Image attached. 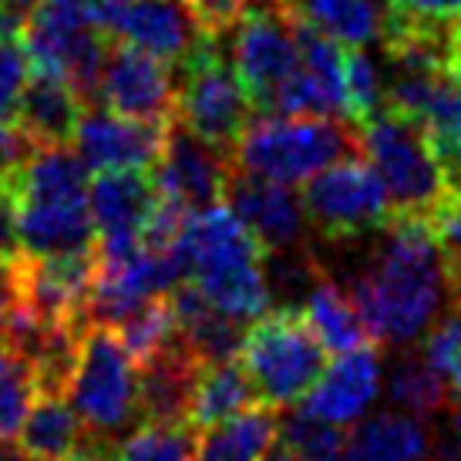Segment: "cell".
Returning <instances> with one entry per match:
<instances>
[{
    "instance_id": "5",
    "label": "cell",
    "mask_w": 461,
    "mask_h": 461,
    "mask_svg": "<svg viewBox=\"0 0 461 461\" xmlns=\"http://www.w3.org/2000/svg\"><path fill=\"white\" fill-rule=\"evenodd\" d=\"M360 152L381 179L394 219H431L455 195L418 122L381 108L360 125Z\"/></svg>"
},
{
    "instance_id": "18",
    "label": "cell",
    "mask_w": 461,
    "mask_h": 461,
    "mask_svg": "<svg viewBox=\"0 0 461 461\" xmlns=\"http://www.w3.org/2000/svg\"><path fill=\"white\" fill-rule=\"evenodd\" d=\"M162 193L152 168H108L88 185V205L95 219V243H139L145 222Z\"/></svg>"
},
{
    "instance_id": "28",
    "label": "cell",
    "mask_w": 461,
    "mask_h": 461,
    "mask_svg": "<svg viewBox=\"0 0 461 461\" xmlns=\"http://www.w3.org/2000/svg\"><path fill=\"white\" fill-rule=\"evenodd\" d=\"M418 125H421L424 139L435 149L438 162L445 166L451 185H455L461 179V81L448 77L435 91V98L424 108Z\"/></svg>"
},
{
    "instance_id": "48",
    "label": "cell",
    "mask_w": 461,
    "mask_h": 461,
    "mask_svg": "<svg viewBox=\"0 0 461 461\" xmlns=\"http://www.w3.org/2000/svg\"><path fill=\"white\" fill-rule=\"evenodd\" d=\"M263 461H303V458H300V455H294L290 448H283V445H273Z\"/></svg>"
},
{
    "instance_id": "50",
    "label": "cell",
    "mask_w": 461,
    "mask_h": 461,
    "mask_svg": "<svg viewBox=\"0 0 461 461\" xmlns=\"http://www.w3.org/2000/svg\"><path fill=\"white\" fill-rule=\"evenodd\" d=\"M455 195H458V199H461V179L455 182Z\"/></svg>"
},
{
    "instance_id": "19",
    "label": "cell",
    "mask_w": 461,
    "mask_h": 461,
    "mask_svg": "<svg viewBox=\"0 0 461 461\" xmlns=\"http://www.w3.org/2000/svg\"><path fill=\"white\" fill-rule=\"evenodd\" d=\"M199 360L179 337L139 364V414L149 424H189Z\"/></svg>"
},
{
    "instance_id": "10",
    "label": "cell",
    "mask_w": 461,
    "mask_h": 461,
    "mask_svg": "<svg viewBox=\"0 0 461 461\" xmlns=\"http://www.w3.org/2000/svg\"><path fill=\"white\" fill-rule=\"evenodd\" d=\"M300 199L310 226L330 243H350L371 232H384L394 219L381 179L374 176V168L360 166L357 155L310 176Z\"/></svg>"
},
{
    "instance_id": "34",
    "label": "cell",
    "mask_w": 461,
    "mask_h": 461,
    "mask_svg": "<svg viewBox=\"0 0 461 461\" xmlns=\"http://www.w3.org/2000/svg\"><path fill=\"white\" fill-rule=\"evenodd\" d=\"M461 17V0H387L384 34L394 31H448Z\"/></svg>"
},
{
    "instance_id": "45",
    "label": "cell",
    "mask_w": 461,
    "mask_h": 461,
    "mask_svg": "<svg viewBox=\"0 0 461 461\" xmlns=\"http://www.w3.org/2000/svg\"><path fill=\"white\" fill-rule=\"evenodd\" d=\"M448 71L455 81H461V17L451 24V38H448Z\"/></svg>"
},
{
    "instance_id": "30",
    "label": "cell",
    "mask_w": 461,
    "mask_h": 461,
    "mask_svg": "<svg viewBox=\"0 0 461 461\" xmlns=\"http://www.w3.org/2000/svg\"><path fill=\"white\" fill-rule=\"evenodd\" d=\"M283 448H290L303 461H340L344 458V424H333L327 418L310 414L307 408L290 411L280 418V435H276Z\"/></svg>"
},
{
    "instance_id": "25",
    "label": "cell",
    "mask_w": 461,
    "mask_h": 461,
    "mask_svg": "<svg viewBox=\"0 0 461 461\" xmlns=\"http://www.w3.org/2000/svg\"><path fill=\"white\" fill-rule=\"evenodd\" d=\"M81 445H88V431L77 411L58 394H38L17 431V448L31 461H65Z\"/></svg>"
},
{
    "instance_id": "7",
    "label": "cell",
    "mask_w": 461,
    "mask_h": 461,
    "mask_svg": "<svg viewBox=\"0 0 461 461\" xmlns=\"http://www.w3.org/2000/svg\"><path fill=\"white\" fill-rule=\"evenodd\" d=\"M68 397L88 431V441L112 445L129 435V428L141 418L139 367L112 327L91 323L85 330Z\"/></svg>"
},
{
    "instance_id": "27",
    "label": "cell",
    "mask_w": 461,
    "mask_h": 461,
    "mask_svg": "<svg viewBox=\"0 0 461 461\" xmlns=\"http://www.w3.org/2000/svg\"><path fill=\"white\" fill-rule=\"evenodd\" d=\"M448 384L441 381V374L424 360V354H408L401 357L387 374V401L394 411H404L411 418H438L448 408Z\"/></svg>"
},
{
    "instance_id": "42",
    "label": "cell",
    "mask_w": 461,
    "mask_h": 461,
    "mask_svg": "<svg viewBox=\"0 0 461 461\" xmlns=\"http://www.w3.org/2000/svg\"><path fill=\"white\" fill-rule=\"evenodd\" d=\"M85 7H88V14H91V21L102 27L104 34L112 31V24H115V17L122 14V7L129 4V0H81Z\"/></svg>"
},
{
    "instance_id": "20",
    "label": "cell",
    "mask_w": 461,
    "mask_h": 461,
    "mask_svg": "<svg viewBox=\"0 0 461 461\" xmlns=\"http://www.w3.org/2000/svg\"><path fill=\"white\" fill-rule=\"evenodd\" d=\"M168 303H172V317H176V337L199 364L240 357L246 337L243 321H236L216 303H209L195 283H179L168 294Z\"/></svg>"
},
{
    "instance_id": "49",
    "label": "cell",
    "mask_w": 461,
    "mask_h": 461,
    "mask_svg": "<svg viewBox=\"0 0 461 461\" xmlns=\"http://www.w3.org/2000/svg\"><path fill=\"white\" fill-rule=\"evenodd\" d=\"M451 300H455V313L461 317V286L455 290V294H451Z\"/></svg>"
},
{
    "instance_id": "12",
    "label": "cell",
    "mask_w": 461,
    "mask_h": 461,
    "mask_svg": "<svg viewBox=\"0 0 461 461\" xmlns=\"http://www.w3.org/2000/svg\"><path fill=\"white\" fill-rule=\"evenodd\" d=\"M98 102L141 122H176V77L166 61L112 41L98 81Z\"/></svg>"
},
{
    "instance_id": "21",
    "label": "cell",
    "mask_w": 461,
    "mask_h": 461,
    "mask_svg": "<svg viewBox=\"0 0 461 461\" xmlns=\"http://www.w3.org/2000/svg\"><path fill=\"white\" fill-rule=\"evenodd\" d=\"M81 112H85V102L65 77L31 68L14 108V122L27 131V139L34 145H68Z\"/></svg>"
},
{
    "instance_id": "26",
    "label": "cell",
    "mask_w": 461,
    "mask_h": 461,
    "mask_svg": "<svg viewBox=\"0 0 461 461\" xmlns=\"http://www.w3.org/2000/svg\"><path fill=\"white\" fill-rule=\"evenodd\" d=\"M300 310H303L307 323L313 327V333L321 337V344L327 347V354H347L354 347L374 344L371 337H367V330H364V321H360L350 294H344L327 276V269H323L321 276H317V283L307 290Z\"/></svg>"
},
{
    "instance_id": "14",
    "label": "cell",
    "mask_w": 461,
    "mask_h": 461,
    "mask_svg": "<svg viewBox=\"0 0 461 461\" xmlns=\"http://www.w3.org/2000/svg\"><path fill=\"white\" fill-rule=\"evenodd\" d=\"M226 205L240 216L246 230L253 232L263 253H283V249L307 246V209L290 185L232 168L230 185H226Z\"/></svg>"
},
{
    "instance_id": "13",
    "label": "cell",
    "mask_w": 461,
    "mask_h": 461,
    "mask_svg": "<svg viewBox=\"0 0 461 461\" xmlns=\"http://www.w3.org/2000/svg\"><path fill=\"white\" fill-rule=\"evenodd\" d=\"M172 122H141V118L118 115L88 108L77 118L71 145L81 155V162L95 172L108 168H152L162 155L166 131Z\"/></svg>"
},
{
    "instance_id": "4",
    "label": "cell",
    "mask_w": 461,
    "mask_h": 461,
    "mask_svg": "<svg viewBox=\"0 0 461 461\" xmlns=\"http://www.w3.org/2000/svg\"><path fill=\"white\" fill-rule=\"evenodd\" d=\"M360 155V125L347 118L263 115L249 122L232 149V168L283 185H300L321 168Z\"/></svg>"
},
{
    "instance_id": "32",
    "label": "cell",
    "mask_w": 461,
    "mask_h": 461,
    "mask_svg": "<svg viewBox=\"0 0 461 461\" xmlns=\"http://www.w3.org/2000/svg\"><path fill=\"white\" fill-rule=\"evenodd\" d=\"M195 428L193 424H149L129 431L118 445V461H193Z\"/></svg>"
},
{
    "instance_id": "11",
    "label": "cell",
    "mask_w": 461,
    "mask_h": 461,
    "mask_svg": "<svg viewBox=\"0 0 461 461\" xmlns=\"http://www.w3.org/2000/svg\"><path fill=\"white\" fill-rule=\"evenodd\" d=\"M232 31H236L232 68L243 81L253 108L269 112L276 88L300 61V34H296L294 14L280 7L276 0H267L263 7L249 4V11Z\"/></svg>"
},
{
    "instance_id": "17",
    "label": "cell",
    "mask_w": 461,
    "mask_h": 461,
    "mask_svg": "<svg viewBox=\"0 0 461 461\" xmlns=\"http://www.w3.org/2000/svg\"><path fill=\"white\" fill-rule=\"evenodd\" d=\"M108 34L166 65H182L205 38L185 0H129Z\"/></svg>"
},
{
    "instance_id": "3",
    "label": "cell",
    "mask_w": 461,
    "mask_h": 461,
    "mask_svg": "<svg viewBox=\"0 0 461 461\" xmlns=\"http://www.w3.org/2000/svg\"><path fill=\"white\" fill-rule=\"evenodd\" d=\"M179 249L185 276L203 290L209 303L243 323L269 310L273 286L267 276V253L226 199L189 212Z\"/></svg>"
},
{
    "instance_id": "46",
    "label": "cell",
    "mask_w": 461,
    "mask_h": 461,
    "mask_svg": "<svg viewBox=\"0 0 461 461\" xmlns=\"http://www.w3.org/2000/svg\"><path fill=\"white\" fill-rule=\"evenodd\" d=\"M38 0H0V11L7 14H17V17H27L31 14V7H34Z\"/></svg>"
},
{
    "instance_id": "15",
    "label": "cell",
    "mask_w": 461,
    "mask_h": 461,
    "mask_svg": "<svg viewBox=\"0 0 461 461\" xmlns=\"http://www.w3.org/2000/svg\"><path fill=\"white\" fill-rule=\"evenodd\" d=\"M155 185L166 199H176L185 209L222 203L232 176V158L199 141L189 129L172 122L166 131L162 155L152 166Z\"/></svg>"
},
{
    "instance_id": "22",
    "label": "cell",
    "mask_w": 461,
    "mask_h": 461,
    "mask_svg": "<svg viewBox=\"0 0 461 461\" xmlns=\"http://www.w3.org/2000/svg\"><path fill=\"white\" fill-rule=\"evenodd\" d=\"M340 461H435V438L421 418L381 411L374 418H360L347 435Z\"/></svg>"
},
{
    "instance_id": "29",
    "label": "cell",
    "mask_w": 461,
    "mask_h": 461,
    "mask_svg": "<svg viewBox=\"0 0 461 461\" xmlns=\"http://www.w3.org/2000/svg\"><path fill=\"white\" fill-rule=\"evenodd\" d=\"M34 401H38V377L31 360L14 344L0 340V441L17 438Z\"/></svg>"
},
{
    "instance_id": "35",
    "label": "cell",
    "mask_w": 461,
    "mask_h": 461,
    "mask_svg": "<svg viewBox=\"0 0 461 461\" xmlns=\"http://www.w3.org/2000/svg\"><path fill=\"white\" fill-rule=\"evenodd\" d=\"M424 360L441 374V381L448 384L455 397H461V317L451 313L445 321H438L431 333L424 337Z\"/></svg>"
},
{
    "instance_id": "37",
    "label": "cell",
    "mask_w": 461,
    "mask_h": 461,
    "mask_svg": "<svg viewBox=\"0 0 461 461\" xmlns=\"http://www.w3.org/2000/svg\"><path fill=\"white\" fill-rule=\"evenodd\" d=\"M27 54L17 38H0V118H14L21 88L27 81Z\"/></svg>"
},
{
    "instance_id": "24",
    "label": "cell",
    "mask_w": 461,
    "mask_h": 461,
    "mask_svg": "<svg viewBox=\"0 0 461 461\" xmlns=\"http://www.w3.org/2000/svg\"><path fill=\"white\" fill-rule=\"evenodd\" d=\"M257 384L243 360H216V364H203L199 377H195L193 404H189V424L195 431H205L212 424H222L259 404Z\"/></svg>"
},
{
    "instance_id": "31",
    "label": "cell",
    "mask_w": 461,
    "mask_h": 461,
    "mask_svg": "<svg viewBox=\"0 0 461 461\" xmlns=\"http://www.w3.org/2000/svg\"><path fill=\"white\" fill-rule=\"evenodd\" d=\"M122 337V344L129 347V354L135 357V364L149 360L152 354H158L166 344L176 340V317H172V303L168 296H152L139 307L125 313L122 321L112 327Z\"/></svg>"
},
{
    "instance_id": "43",
    "label": "cell",
    "mask_w": 461,
    "mask_h": 461,
    "mask_svg": "<svg viewBox=\"0 0 461 461\" xmlns=\"http://www.w3.org/2000/svg\"><path fill=\"white\" fill-rule=\"evenodd\" d=\"M438 458H441V461H461V408L451 411L448 435H445V441H441Z\"/></svg>"
},
{
    "instance_id": "36",
    "label": "cell",
    "mask_w": 461,
    "mask_h": 461,
    "mask_svg": "<svg viewBox=\"0 0 461 461\" xmlns=\"http://www.w3.org/2000/svg\"><path fill=\"white\" fill-rule=\"evenodd\" d=\"M435 230L438 249L445 259V273H448V296L461 286V199L451 195L448 203L428 219Z\"/></svg>"
},
{
    "instance_id": "38",
    "label": "cell",
    "mask_w": 461,
    "mask_h": 461,
    "mask_svg": "<svg viewBox=\"0 0 461 461\" xmlns=\"http://www.w3.org/2000/svg\"><path fill=\"white\" fill-rule=\"evenodd\" d=\"M34 149L38 145L27 139V131L14 118H0V193H11Z\"/></svg>"
},
{
    "instance_id": "23",
    "label": "cell",
    "mask_w": 461,
    "mask_h": 461,
    "mask_svg": "<svg viewBox=\"0 0 461 461\" xmlns=\"http://www.w3.org/2000/svg\"><path fill=\"white\" fill-rule=\"evenodd\" d=\"M276 435H280V411L259 401L230 421L205 428V435L195 438L193 461H263L276 445Z\"/></svg>"
},
{
    "instance_id": "39",
    "label": "cell",
    "mask_w": 461,
    "mask_h": 461,
    "mask_svg": "<svg viewBox=\"0 0 461 461\" xmlns=\"http://www.w3.org/2000/svg\"><path fill=\"white\" fill-rule=\"evenodd\" d=\"M185 4H189V11H193V17L199 21L205 34L222 38L243 21V14L249 11L253 0H185Z\"/></svg>"
},
{
    "instance_id": "1",
    "label": "cell",
    "mask_w": 461,
    "mask_h": 461,
    "mask_svg": "<svg viewBox=\"0 0 461 461\" xmlns=\"http://www.w3.org/2000/svg\"><path fill=\"white\" fill-rule=\"evenodd\" d=\"M448 273L428 219H391L371 263L350 283L364 330L374 344H414L441 313Z\"/></svg>"
},
{
    "instance_id": "33",
    "label": "cell",
    "mask_w": 461,
    "mask_h": 461,
    "mask_svg": "<svg viewBox=\"0 0 461 461\" xmlns=\"http://www.w3.org/2000/svg\"><path fill=\"white\" fill-rule=\"evenodd\" d=\"M344 88H347V118L354 125H364L371 115L384 108V75L371 61V54L360 48H347L344 68Z\"/></svg>"
},
{
    "instance_id": "8",
    "label": "cell",
    "mask_w": 461,
    "mask_h": 461,
    "mask_svg": "<svg viewBox=\"0 0 461 461\" xmlns=\"http://www.w3.org/2000/svg\"><path fill=\"white\" fill-rule=\"evenodd\" d=\"M112 34L91 21L81 0H38L21 27L27 65L61 75L85 104L98 102V81Z\"/></svg>"
},
{
    "instance_id": "40",
    "label": "cell",
    "mask_w": 461,
    "mask_h": 461,
    "mask_svg": "<svg viewBox=\"0 0 461 461\" xmlns=\"http://www.w3.org/2000/svg\"><path fill=\"white\" fill-rule=\"evenodd\" d=\"M17 307H21V253L0 259V340H7Z\"/></svg>"
},
{
    "instance_id": "47",
    "label": "cell",
    "mask_w": 461,
    "mask_h": 461,
    "mask_svg": "<svg viewBox=\"0 0 461 461\" xmlns=\"http://www.w3.org/2000/svg\"><path fill=\"white\" fill-rule=\"evenodd\" d=\"M0 461H31V458L17 445H11V441H0Z\"/></svg>"
},
{
    "instance_id": "6",
    "label": "cell",
    "mask_w": 461,
    "mask_h": 461,
    "mask_svg": "<svg viewBox=\"0 0 461 461\" xmlns=\"http://www.w3.org/2000/svg\"><path fill=\"white\" fill-rule=\"evenodd\" d=\"M240 360L259 397L273 408H294L313 391L327 367V347L300 307L267 310L243 337Z\"/></svg>"
},
{
    "instance_id": "2",
    "label": "cell",
    "mask_w": 461,
    "mask_h": 461,
    "mask_svg": "<svg viewBox=\"0 0 461 461\" xmlns=\"http://www.w3.org/2000/svg\"><path fill=\"white\" fill-rule=\"evenodd\" d=\"M17 246L24 257H68L95 249L88 166L68 145H38L11 189Z\"/></svg>"
},
{
    "instance_id": "16",
    "label": "cell",
    "mask_w": 461,
    "mask_h": 461,
    "mask_svg": "<svg viewBox=\"0 0 461 461\" xmlns=\"http://www.w3.org/2000/svg\"><path fill=\"white\" fill-rule=\"evenodd\" d=\"M381 387H384L381 354L374 344H364L337 354V360L323 367L321 381L303 397V408L333 424H357L381 397Z\"/></svg>"
},
{
    "instance_id": "44",
    "label": "cell",
    "mask_w": 461,
    "mask_h": 461,
    "mask_svg": "<svg viewBox=\"0 0 461 461\" xmlns=\"http://www.w3.org/2000/svg\"><path fill=\"white\" fill-rule=\"evenodd\" d=\"M65 461H118V455L112 451V445H102V441H88V445H81L75 455H68Z\"/></svg>"
},
{
    "instance_id": "41",
    "label": "cell",
    "mask_w": 461,
    "mask_h": 461,
    "mask_svg": "<svg viewBox=\"0 0 461 461\" xmlns=\"http://www.w3.org/2000/svg\"><path fill=\"white\" fill-rule=\"evenodd\" d=\"M21 253L17 246V222H14L11 193H0V259H11Z\"/></svg>"
},
{
    "instance_id": "9",
    "label": "cell",
    "mask_w": 461,
    "mask_h": 461,
    "mask_svg": "<svg viewBox=\"0 0 461 461\" xmlns=\"http://www.w3.org/2000/svg\"><path fill=\"white\" fill-rule=\"evenodd\" d=\"M249 95L236 75L232 61L222 54L219 38L205 34L185 61L176 81V118L199 141L216 152L232 155L236 141L249 125Z\"/></svg>"
}]
</instances>
